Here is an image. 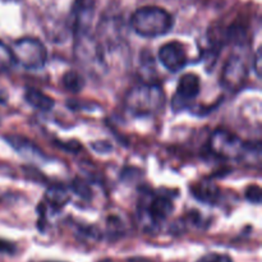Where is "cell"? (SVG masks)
Returning <instances> with one entry per match:
<instances>
[{"label": "cell", "instance_id": "7402d4cb", "mask_svg": "<svg viewBox=\"0 0 262 262\" xmlns=\"http://www.w3.org/2000/svg\"><path fill=\"white\" fill-rule=\"evenodd\" d=\"M128 262H152V261L148 260V258L146 257H132L128 260Z\"/></svg>", "mask_w": 262, "mask_h": 262}, {"label": "cell", "instance_id": "7c38bea8", "mask_svg": "<svg viewBox=\"0 0 262 262\" xmlns=\"http://www.w3.org/2000/svg\"><path fill=\"white\" fill-rule=\"evenodd\" d=\"M5 140L8 141L12 147H14L18 152L25 154L28 156H37L40 155V150L33 145L31 141L26 140V138L20 137V136H8L5 137Z\"/></svg>", "mask_w": 262, "mask_h": 262}, {"label": "cell", "instance_id": "44dd1931", "mask_svg": "<svg viewBox=\"0 0 262 262\" xmlns=\"http://www.w3.org/2000/svg\"><path fill=\"white\" fill-rule=\"evenodd\" d=\"M8 101V92L0 86V104H5Z\"/></svg>", "mask_w": 262, "mask_h": 262}, {"label": "cell", "instance_id": "ba28073f", "mask_svg": "<svg viewBox=\"0 0 262 262\" xmlns=\"http://www.w3.org/2000/svg\"><path fill=\"white\" fill-rule=\"evenodd\" d=\"M159 60L163 64L165 69L169 72L182 71L188 63V55H187L186 48L179 41H170L164 43L159 50Z\"/></svg>", "mask_w": 262, "mask_h": 262}, {"label": "cell", "instance_id": "5b68a950", "mask_svg": "<svg viewBox=\"0 0 262 262\" xmlns=\"http://www.w3.org/2000/svg\"><path fill=\"white\" fill-rule=\"evenodd\" d=\"M210 150L219 158L233 160L247 152V145H245L243 141L233 133L217 129L212 133L210 138Z\"/></svg>", "mask_w": 262, "mask_h": 262}, {"label": "cell", "instance_id": "d6986e66", "mask_svg": "<svg viewBox=\"0 0 262 262\" xmlns=\"http://www.w3.org/2000/svg\"><path fill=\"white\" fill-rule=\"evenodd\" d=\"M261 63H262V59H261V49H258L256 51V55H255V60H253V68H255L256 74L257 77H261Z\"/></svg>", "mask_w": 262, "mask_h": 262}, {"label": "cell", "instance_id": "8fae6325", "mask_svg": "<svg viewBox=\"0 0 262 262\" xmlns=\"http://www.w3.org/2000/svg\"><path fill=\"white\" fill-rule=\"evenodd\" d=\"M193 196L202 202H215L219 197V189L214 183L210 182H200L192 187Z\"/></svg>", "mask_w": 262, "mask_h": 262}, {"label": "cell", "instance_id": "ac0fdd59", "mask_svg": "<svg viewBox=\"0 0 262 262\" xmlns=\"http://www.w3.org/2000/svg\"><path fill=\"white\" fill-rule=\"evenodd\" d=\"M197 262H233L232 258L227 255H220V253H209L200 258Z\"/></svg>", "mask_w": 262, "mask_h": 262}, {"label": "cell", "instance_id": "e0dca14e", "mask_svg": "<svg viewBox=\"0 0 262 262\" xmlns=\"http://www.w3.org/2000/svg\"><path fill=\"white\" fill-rule=\"evenodd\" d=\"M73 189H74V192H76L77 194H79V196L82 197V199H84V200H89V199H91V189H90V187H89V184L87 183H84V182H82V181H74V183H73Z\"/></svg>", "mask_w": 262, "mask_h": 262}, {"label": "cell", "instance_id": "277c9868", "mask_svg": "<svg viewBox=\"0 0 262 262\" xmlns=\"http://www.w3.org/2000/svg\"><path fill=\"white\" fill-rule=\"evenodd\" d=\"M248 76V55L245 49L235 50L225 63L222 73V84L229 91H237Z\"/></svg>", "mask_w": 262, "mask_h": 262}, {"label": "cell", "instance_id": "9c48e42d", "mask_svg": "<svg viewBox=\"0 0 262 262\" xmlns=\"http://www.w3.org/2000/svg\"><path fill=\"white\" fill-rule=\"evenodd\" d=\"M92 15H94L92 0H77L73 7V27L76 35L89 32Z\"/></svg>", "mask_w": 262, "mask_h": 262}, {"label": "cell", "instance_id": "9a60e30c", "mask_svg": "<svg viewBox=\"0 0 262 262\" xmlns=\"http://www.w3.org/2000/svg\"><path fill=\"white\" fill-rule=\"evenodd\" d=\"M15 64L12 49L8 48L5 43L0 41V73L7 72Z\"/></svg>", "mask_w": 262, "mask_h": 262}, {"label": "cell", "instance_id": "4fadbf2b", "mask_svg": "<svg viewBox=\"0 0 262 262\" xmlns=\"http://www.w3.org/2000/svg\"><path fill=\"white\" fill-rule=\"evenodd\" d=\"M46 200H48V204L50 206L59 210L69 201V194L67 189H64L63 187L54 186L50 187L48 192H46Z\"/></svg>", "mask_w": 262, "mask_h": 262}, {"label": "cell", "instance_id": "8992f818", "mask_svg": "<svg viewBox=\"0 0 262 262\" xmlns=\"http://www.w3.org/2000/svg\"><path fill=\"white\" fill-rule=\"evenodd\" d=\"M201 92V79L194 73H186L179 78L176 95L171 99V109L183 112Z\"/></svg>", "mask_w": 262, "mask_h": 262}, {"label": "cell", "instance_id": "3957f363", "mask_svg": "<svg viewBox=\"0 0 262 262\" xmlns=\"http://www.w3.org/2000/svg\"><path fill=\"white\" fill-rule=\"evenodd\" d=\"M13 56L15 63L28 71H38L43 68L48 60V51L40 40L33 37H23L13 45Z\"/></svg>", "mask_w": 262, "mask_h": 262}, {"label": "cell", "instance_id": "6da1fadb", "mask_svg": "<svg viewBox=\"0 0 262 262\" xmlns=\"http://www.w3.org/2000/svg\"><path fill=\"white\" fill-rule=\"evenodd\" d=\"M165 101V94L159 84L142 83L129 90L125 107L135 117H151L164 109Z\"/></svg>", "mask_w": 262, "mask_h": 262}, {"label": "cell", "instance_id": "5bb4252c", "mask_svg": "<svg viewBox=\"0 0 262 262\" xmlns=\"http://www.w3.org/2000/svg\"><path fill=\"white\" fill-rule=\"evenodd\" d=\"M63 86L66 87V90L71 92H81L84 87V78L78 73V72L74 71H69L67 72L66 74L63 76Z\"/></svg>", "mask_w": 262, "mask_h": 262}, {"label": "cell", "instance_id": "52a82bcc", "mask_svg": "<svg viewBox=\"0 0 262 262\" xmlns=\"http://www.w3.org/2000/svg\"><path fill=\"white\" fill-rule=\"evenodd\" d=\"M174 204L166 196H152L147 200L145 206L141 207V222L150 223L148 225H158L170 216Z\"/></svg>", "mask_w": 262, "mask_h": 262}, {"label": "cell", "instance_id": "2e32d148", "mask_svg": "<svg viewBox=\"0 0 262 262\" xmlns=\"http://www.w3.org/2000/svg\"><path fill=\"white\" fill-rule=\"evenodd\" d=\"M246 199L255 205L261 204V200H262L261 187L257 186V184H252V186L248 187L247 191H246Z\"/></svg>", "mask_w": 262, "mask_h": 262}, {"label": "cell", "instance_id": "7a4b0ae2", "mask_svg": "<svg viewBox=\"0 0 262 262\" xmlns=\"http://www.w3.org/2000/svg\"><path fill=\"white\" fill-rule=\"evenodd\" d=\"M174 19L160 7H142L130 17V27L137 35L146 38L159 37L170 32Z\"/></svg>", "mask_w": 262, "mask_h": 262}, {"label": "cell", "instance_id": "30bf717a", "mask_svg": "<svg viewBox=\"0 0 262 262\" xmlns=\"http://www.w3.org/2000/svg\"><path fill=\"white\" fill-rule=\"evenodd\" d=\"M25 100L36 110H40V112H50L55 106V102L51 99L50 96H48L46 94L41 92L40 90L36 89H27L25 92Z\"/></svg>", "mask_w": 262, "mask_h": 262}, {"label": "cell", "instance_id": "ffe728a7", "mask_svg": "<svg viewBox=\"0 0 262 262\" xmlns=\"http://www.w3.org/2000/svg\"><path fill=\"white\" fill-rule=\"evenodd\" d=\"M15 248L12 243L5 242V241H0V252L3 253H14Z\"/></svg>", "mask_w": 262, "mask_h": 262}]
</instances>
